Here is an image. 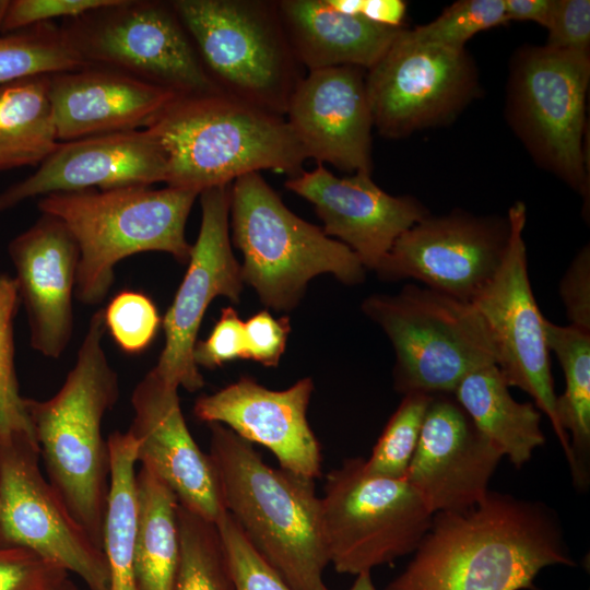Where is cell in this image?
Returning a JSON list of instances; mask_svg holds the SVG:
<instances>
[{"label": "cell", "mask_w": 590, "mask_h": 590, "mask_svg": "<svg viewBox=\"0 0 590 590\" xmlns=\"http://www.w3.org/2000/svg\"><path fill=\"white\" fill-rule=\"evenodd\" d=\"M413 554L386 590H535L545 567L576 565L550 507L491 491L434 514Z\"/></svg>", "instance_id": "cell-1"}, {"label": "cell", "mask_w": 590, "mask_h": 590, "mask_svg": "<svg viewBox=\"0 0 590 590\" xmlns=\"http://www.w3.org/2000/svg\"><path fill=\"white\" fill-rule=\"evenodd\" d=\"M105 331L99 309L91 317L75 364L58 392L43 401L25 398L47 480L102 548L110 473L102 428L119 397L118 374L103 347Z\"/></svg>", "instance_id": "cell-2"}, {"label": "cell", "mask_w": 590, "mask_h": 590, "mask_svg": "<svg viewBox=\"0 0 590 590\" xmlns=\"http://www.w3.org/2000/svg\"><path fill=\"white\" fill-rule=\"evenodd\" d=\"M210 457L225 510L293 590H329V557L315 480L268 465L252 444L210 423Z\"/></svg>", "instance_id": "cell-3"}, {"label": "cell", "mask_w": 590, "mask_h": 590, "mask_svg": "<svg viewBox=\"0 0 590 590\" xmlns=\"http://www.w3.org/2000/svg\"><path fill=\"white\" fill-rule=\"evenodd\" d=\"M168 187L197 191L263 169L294 177L307 155L285 117L223 93L176 96L146 128Z\"/></svg>", "instance_id": "cell-4"}, {"label": "cell", "mask_w": 590, "mask_h": 590, "mask_svg": "<svg viewBox=\"0 0 590 590\" xmlns=\"http://www.w3.org/2000/svg\"><path fill=\"white\" fill-rule=\"evenodd\" d=\"M197 191L166 186L85 189L44 196L42 213L60 219L74 236L80 259L74 296L96 305L107 296L115 266L139 252L161 251L186 264L185 227Z\"/></svg>", "instance_id": "cell-5"}, {"label": "cell", "mask_w": 590, "mask_h": 590, "mask_svg": "<svg viewBox=\"0 0 590 590\" xmlns=\"http://www.w3.org/2000/svg\"><path fill=\"white\" fill-rule=\"evenodd\" d=\"M232 240L243 255L241 278L263 305L291 311L315 276L331 273L346 285L365 279L356 253L293 213L260 173L231 185Z\"/></svg>", "instance_id": "cell-6"}, {"label": "cell", "mask_w": 590, "mask_h": 590, "mask_svg": "<svg viewBox=\"0 0 590 590\" xmlns=\"http://www.w3.org/2000/svg\"><path fill=\"white\" fill-rule=\"evenodd\" d=\"M202 66L223 93L285 117L304 76L276 1L174 0Z\"/></svg>", "instance_id": "cell-7"}, {"label": "cell", "mask_w": 590, "mask_h": 590, "mask_svg": "<svg viewBox=\"0 0 590 590\" xmlns=\"http://www.w3.org/2000/svg\"><path fill=\"white\" fill-rule=\"evenodd\" d=\"M362 309L393 346V387L403 396L452 394L465 376L496 365L489 332L470 303L406 284L396 295L367 297Z\"/></svg>", "instance_id": "cell-8"}, {"label": "cell", "mask_w": 590, "mask_h": 590, "mask_svg": "<svg viewBox=\"0 0 590 590\" xmlns=\"http://www.w3.org/2000/svg\"><path fill=\"white\" fill-rule=\"evenodd\" d=\"M60 30L83 66L118 71L178 96L222 93L170 1L114 0L66 19Z\"/></svg>", "instance_id": "cell-9"}, {"label": "cell", "mask_w": 590, "mask_h": 590, "mask_svg": "<svg viewBox=\"0 0 590 590\" xmlns=\"http://www.w3.org/2000/svg\"><path fill=\"white\" fill-rule=\"evenodd\" d=\"M321 511L329 564L354 576L414 553L433 518L405 479L373 474L362 458L327 474Z\"/></svg>", "instance_id": "cell-10"}, {"label": "cell", "mask_w": 590, "mask_h": 590, "mask_svg": "<svg viewBox=\"0 0 590 590\" xmlns=\"http://www.w3.org/2000/svg\"><path fill=\"white\" fill-rule=\"evenodd\" d=\"M509 237L499 269L472 300L489 332L496 366L508 387L527 392L550 420L571 470L568 436L556 416V393L546 344L544 321L528 274L523 239L526 205L516 202L508 211Z\"/></svg>", "instance_id": "cell-11"}, {"label": "cell", "mask_w": 590, "mask_h": 590, "mask_svg": "<svg viewBox=\"0 0 590 590\" xmlns=\"http://www.w3.org/2000/svg\"><path fill=\"white\" fill-rule=\"evenodd\" d=\"M35 437L0 438V544L22 546L108 590L104 550L73 518L39 467Z\"/></svg>", "instance_id": "cell-12"}, {"label": "cell", "mask_w": 590, "mask_h": 590, "mask_svg": "<svg viewBox=\"0 0 590 590\" xmlns=\"http://www.w3.org/2000/svg\"><path fill=\"white\" fill-rule=\"evenodd\" d=\"M589 79L588 51L534 47L518 58L510 92L517 129L533 154L583 196Z\"/></svg>", "instance_id": "cell-13"}, {"label": "cell", "mask_w": 590, "mask_h": 590, "mask_svg": "<svg viewBox=\"0 0 590 590\" xmlns=\"http://www.w3.org/2000/svg\"><path fill=\"white\" fill-rule=\"evenodd\" d=\"M373 125L402 138L449 118L470 96L472 66L464 49L414 39L402 28L365 74Z\"/></svg>", "instance_id": "cell-14"}, {"label": "cell", "mask_w": 590, "mask_h": 590, "mask_svg": "<svg viewBox=\"0 0 590 590\" xmlns=\"http://www.w3.org/2000/svg\"><path fill=\"white\" fill-rule=\"evenodd\" d=\"M231 185L199 194V235L186 274L162 320L165 345L153 370L168 385L190 392L204 386L193 361V347L209 305L217 296L238 303L245 285L229 236Z\"/></svg>", "instance_id": "cell-15"}, {"label": "cell", "mask_w": 590, "mask_h": 590, "mask_svg": "<svg viewBox=\"0 0 590 590\" xmlns=\"http://www.w3.org/2000/svg\"><path fill=\"white\" fill-rule=\"evenodd\" d=\"M508 237V219L427 215L397 238L375 271L382 280L413 279L471 304L499 269Z\"/></svg>", "instance_id": "cell-16"}, {"label": "cell", "mask_w": 590, "mask_h": 590, "mask_svg": "<svg viewBox=\"0 0 590 590\" xmlns=\"http://www.w3.org/2000/svg\"><path fill=\"white\" fill-rule=\"evenodd\" d=\"M502 458L451 393L432 394L405 480L433 515L463 510L488 494Z\"/></svg>", "instance_id": "cell-17"}, {"label": "cell", "mask_w": 590, "mask_h": 590, "mask_svg": "<svg viewBox=\"0 0 590 590\" xmlns=\"http://www.w3.org/2000/svg\"><path fill=\"white\" fill-rule=\"evenodd\" d=\"M131 404L128 432L137 461L157 475L181 506L215 522L225 511L217 473L188 429L178 388L151 369L135 386Z\"/></svg>", "instance_id": "cell-18"}, {"label": "cell", "mask_w": 590, "mask_h": 590, "mask_svg": "<svg viewBox=\"0 0 590 590\" xmlns=\"http://www.w3.org/2000/svg\"><path fill=\"white\" fill-rule=\"evenodd\" d=\"M314 391L311 378H303L284 390H271L253 378L237 381L199 397L194 415L220 423L250 444L269 449L280 468L316 479L321 474V446L307 421Z\"/></svg>", "instance_id": "cell-19"}, {"label": "cell", "mask_w": 590, "mask_h": 590, "mask_svg": "<svg viewBox=\"0 0 590 590\" xmlns=\"http://www.w3.org/2000/svg\"><path fill=\"white\" fill-rule=\"evenodd\" d=\"M285 187L314 205L324 234L352 249L365 269L376 270L397 238L427 216L418 201L387 193L370 173L337 177L317 163L287 179Z\"/></svg>", "instance_id": "cell-20"}, {"label": "cell", "mask_w": 590, "mask_h": 590, "mask_svg": "<svg viewBox=\"0 0 590 590\" xmlns=\"http://www.w3.org/2000/svg\"><path fill=\"white\" fill-rule=\"evenodd\" d=\"M285 119L307 158L347 172L371 170L373 118L364 69L308 71L295 87Z\"/></svg>", "instance_id": "cell-21"}, {"label": "cell", "mask_w": 590, "mask_h": 590, "mask_svg": "<svg viewBox=\"0 0 590 590\" xmlns=\"http://www.w3.org/2000/svg\"><path fill=\"white\" fill-rule=\"evenodd\" d=\"M166 164L146 129L59 142L36 172L0 192V212L26 199L165 182Z\"/></svg>", "instance_id": "cell-22"}, {"label": "cell", "mask_w": 590, "mask_h": 590, "mask_svg": "<svg viewBox=\"0 0 590 590\" xmlns=\"http://www.w3.org/2000/svg\"><path fill=\"white\" fill-rule=\"evenodd\" d=\"M9 255L19 300L27 315L31 345L45 357L59 358L73 331L78 243L60 219L42 213L11 240Z\"/></svg>", "instance_id": "cell-23"}, {"label": "cell", "mask_w": 590, "mask_h": 590, "mask_svg": "<svg viewBox=\"0 0 590 590\" xmlns=\"http://www.w3.org/2000/svg\"><path fill=\"white\" fill-rule=\"evenodd\" d=\"M59 142L146 129L178 95L110 69L84 66L49 74Z\"/></svg>", "instance_id": "cell-24"}, {"label": "cell", "mask_w": 590, "mask_h": 590, "mask_svg": "<svg viewBox=\"0 0 590 590\" xmlns=\"http://www.w3.org/2000/svg\"><path fill=\"white\" fill-rule=\"evenodd\" d=\"M276 5L292 50L308 71L341 66L368 70L402 31L338 11L327 0H280Z\"/></svg>", "instance_id": "cell-25"}, {"label": "cell", "mask_w": 590, "mask_h": 590, "mask_svg": "<svg viewBox=\"0 0 590 590\" xmlns=\"http://www.w3.org/2000/svg\"><path fill=\"white\" fill-rule=\"evenodd\" d=\"M452 396L477 429L516 467L521 468L545 442L541 412L518 402L496 365L465 376Z\"/></svg>", "instance_id": "cell-26"}, {"label": "cell", "mask_w": 590, "mask_h": 590, "mask_svg": "<svg viewBox=\"0 0 590 590\" xmlns=\"http://www.w3.org/2000/svg\"><path fill=\"white\" fill-rule=\"evenodd\" d=\"M134 491L137 590H174L179 560V502L174 492L144 465L137 471Z\"/></svg>", "instance_id": "cell-27"}, {"label": "cell", "mask_w": 590, "mask_h": 590, "mask_svg": "<svg viewBox=\"0 0 590 590\" xmlns=\"http://www.w3.org/2000/svg\"><path fill=\"white\" fill-rule=\"evenodd\" d=\"M59 143L49 74L0 84V170L40 164Z\"/></svg>", "instance_id": "cell-28"}, {"label": "cell", "mask_w": 590, "mask_h": 590, "mask_svg": "<svg viewBox=\"0 0 590 590\" xmlns=\"http://www.w3.org/2000/svg\"><path fill=\"white\" fill-rule=\"evenodd\" d=\"M544 330L548 351L557 357L565 378L564 392L556 398V416L569 438L574 483L583 488L589 482L590 457V332L547 319Z\"/></svg>", "instance_id": "cell-29"}, {"label": "cell", "mask_w": 590, "mask_h": 590, "mask_svg": "<svg viewBox=\"0 0 590 590\" xmlns=\"http://www.w3.org/2000/svg\"><path fill=\"white\" fill-rule=\"evenodd\" d=\"M110 473L103 548L109 569L108 590H137L133 569L135 533V442L116 430L107 437Z\"/></svg>", "instance_id": "cell-30"}, {"label": "cell", "mask_w": 590, "mask_h": 590, "mask_svg": "<svg viewBox=\"0 0 590 590\" xmlns=\"http://www.w3.org/2000/svg\"><path fill=\"white\" fill-rule=\"evenodd\" d=\"M179 560L174 590H235L215 522L178 505Z\"/></svg>", "instance_id": "cell-31"}, {"label": "cell", "mask_w": 590, "mask_h": 590, "mask_svg": "<svg viewBox=\"0 0 590 590\" xmlns=\"http://www.w3.org/2000/svg\"><path fill=\"white\" fill-rule=\"evenodd\" d=\"M82 67L60 26L50 22L0 35V84Z\"/></svg>", "instance_id": "cell-32"}, {"label": "cell", "mask_w": 590, "mask_h": 590, "mask_svg": "<svg viewBox=\"0 0 590 590\" xmlns=\"http://www.w3.org/2000/svg\"><path fill=\"white\" fill-rule=\"evenodd\" d=\"M430 399L432 394L423 392L403 396L374 446L370 457L365 460L368 472L389 479H405Z\"/></svg>", "instance_id": "cell-33"}, {"label": "cell", "mask_w": 590, "mask_h": 590, "mask_svg": "<svg viewBox=\"0 0 590 590\" xmlns=\"http://www.w3.org/2000/svg\"><path fill=\"white\" fill-rule=\"evenodd\" d=\"M14 278L0 275V438L34 436L15 371L14 318L19 306Z\"/></svg>", "instance_id": "cell-34"}, {"label": "cell", "mask_w": 590, "mask_h": 590, "mask_svg": "<svg viewBox=\"0 0 590 590\" xmlns=\"http://www.w3.org/2000/svg\"><path fill=\"white\" fill-rule=\"evenodd\" d=\"M507 22L504 0H461L428 24L408 31L422 43L464 49L476 33Z\"/></svg>", "instance_id": "cell-35"}, {"label": "cell", "mask_w": 590, "mask_h": 590, "mask_svg": "<svg viewBox=\"0 0 590 590\" xmlns=\"http://www.w3.org/2000/svg\"><path fill=\"white\" fill-rule=\"evenodd\" d=\"M105 328L126 354L137 355L154 341L162 319L154 302L137 291H122L103 308Z\"/></svg>", "instance_id": "cell-36"}, {"label": "cell", "mask_w": 590, "mask_h": 590, "mask_svg": "<svg viewBox=\"0 0 590 590\" xmlns=\"http://www.w3.org/2000/svg\"><path fill=\"white\" fill-rule=\"evenodd\" d=\"M235 590H293L248 542L225 510L215 521Z\"/></svg>", "instance_id": "cell-37"}, {"label": "cell", "mask_w": 590, "mask_h": 590, "mask_svg": "<svg viewBox=\"0 0 590 590\" xmlns=\"http://www.w3.org/2000/svg\"><path fill=\"white\" fill-rule=\"evenodd\" d=\"M69 573L22 546L0 544V590H61Z\"/></svg>", "instance_id": "cell-38"}, {"label": "cell", "mask_w": 590, "mask_h": 590, "mask_svg": "<svg viewBox=\"0 0 590 590\" xmlns=\"http://www.w3.org/2000/svg\"><path fill=\"white\" fill-rule=\"evenodd\" d=\"M246 353L245 323L233 307H225L209 337L196 342L193 361L198 367L214 369L234 359H246Z\"/></svg>", "instance_id": "cell-39"}, {"label": "cell", "mask_w": 590, "mask_h": 590, "mask_svg": "<svg viewBox=\"0 0 590 590\" xmlns=\"http://www.w3.org/2000/svg\"><path fill=\"white\" fill-rule=\"evenodd\" d=\"M114 0H10L3 34L16 32L57 17L72 19L108 5Z\"/></svg>", "instance_id": "cell-40"}, {"label": "cell", "mask_w": 590, "mask_h": 590, "mask_svg": "<svg viewBox=\"0 0 590 590\" xmlns=\"http://www.w3.org/2000/svg\"><path fill=\"white\" fill-rule=\"evenodd\" d=\"M546 46L558 50L588 51L590 43V1L555 0Z\"/></svg>", "instance_id": "cell-41"}, {"label": "cell", "mask_w": 590, "mask_h": 590, "mask_svg": "<svg viewBox=\"0 0 590 590\" xmlns=\"http://www.w3.org/2000/svg\"><path fill=\"white\" fill-rule=\"evenodd\" d=\"M244 323L246 359L255 361L266 367L278 366L291 331L288 317L274 318L268 310H261Z\"/></svg>", "instance_id": "cell-42"}, {"label": "cell", "mask_w": 590, "mask_h": 590, "mask_svg": "<svg viewBox=\"0 0 590 590\" xmlns=\"http://www.w3.org/2000/svg\"><path fill=\"white\" fill-rule=\"evenodd\" d=\"M559 295L570 326L590 332V249L574 258L559 283Z\"/></svg>", "instance_id": "cell-43"}, {"label": "cell", "mask_w": 590, "mask_h": 590, "mask_svg": "<svg viewBox=\"0 0 590 590\" xmlns=\"http://www.w3.org/2000/svg\"><path fill=\"white\" fill-rule=\"evenodd\" d=\"M338 11L363 16L367 20L401 27L405 3L399 0H327Z\"/></svg>", "instance_id": "cell-44"}, {"label": "cell", "mask_w": 590, "mask_h": 590, "mask_svg": "<svg viewBox=\"0 0 590 590\" xmlns=\"http://www.w3.org/2000/svg\"><path fill=\"white\" fill-rule=\"evenodd\" d=\"M555 0H504L506 17L509 21H532L546 27Z\"/></svg>", "instance_id": "cell-45"}, {"label": "cell", "mask_w": 590, "mask_h": 590, "mask_svg": "<svg viewBox=\"0 0 590 590\" xmlns=\"http://www.w3.org/2000/svg\"><path fill=\"white\" fill-rule=\"evenodd\" d=\"M349 590H377L371 579V573L356 575V579Z\"/></svg>", "instance_id": "cell-46"}, {"label": "cell", "mask_w": 590, "mask_h": 590, "mask_svg": "<svg viewBox=\"0 0 590 590\" xmlns=\"http://www.w3.org/2000/svg\"><path fill=\"white\" fill-rule=\"evenodd\" d=\"M10 0H0V34L3 33V25L7 17Z\"/></svg>", "instance_id": "cell-47"}, {"label": "cell", "mask_w": 590, "mask_h": 590, "mask_svg": "<svg viewBox=\"0 0 590 590\" xmlns=\"http://www.w3.org/2000/svg\"><path fill=\"white\" fill-rule=\"evenodd\" d=\"M61 590H80V589L69 580V581L62 587Z\"/></svg>", "instance_id": "cell-48"}]
</instances>
